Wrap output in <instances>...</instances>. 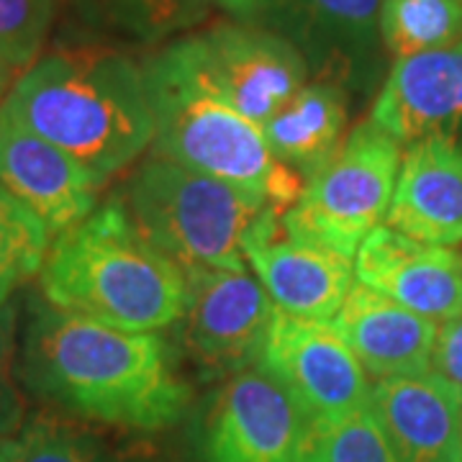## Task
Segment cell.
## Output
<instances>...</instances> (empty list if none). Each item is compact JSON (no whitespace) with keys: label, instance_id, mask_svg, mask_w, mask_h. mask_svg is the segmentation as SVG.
Segmentation results:
<instances>
[{"label":"cell","instance_id":"cell-1","mask_svg":"<svg viewBox=\"0 0 462 462\" xmlns=\"http://www.w3.org/2000/svg\"><path fill=\"white\" fill-rule=\"evenodd\" d=\"M18 375L54 411L136 434L175 427L193 401L157 331L116 329L44 298L32 300Z\"/></svg>","mask_w":462,"mask_h":462},{"label":"cell","instance_id":"cell-2","mask_svg":"<svg viewBox=\"0 0 462 462\" xmlns=\"http://www.w3.org/2000/svg\"><path fill=\"white\" fill-rule=\"evenodd\" d=\"M0 116L44 136L103 180L154 142L144 69L126 51L103 44L42 54L18 75Z\"/></svg>","mask_w":462,"mask_h":462},{"label":"cell","instance_id":"cell-3","mask_svg":"<svg viewBox=\"0 0 462 462\" xmlns=\"http://www.w3.org/2000/svg\"><path fill=\"white\" fill-rule=\"evenodd\" d=\"M39 288L62 311L126 331L167 329L188 306L185 273L142 236L121 199L51 239Z\"/></svg>","mask_w":462,"mask_h":462},{"label":"cell","instance_id":"cell-4","mask_svg":"<svg viewBox=\"0 0 462 462\" xmlns=\"http://www.w3.org/2000/svg\"><path fill=\"white\" fill-rule=\"evenodd\" d=\"M142 69L157 154L254 190L282 214L296 206L306 180L275 160L260 124L239 114L203 80L185 39L152 54Z\"/></svg>","mask_w":462,"mask_h":462},{"label":"cell","instance_id":"cell-5","mask_svg":"<svg viewBox=\"0 0 462 462\" xmlns=\"http://www.w3.org/2000/svg\"><path fill=\"white\" fill-rule=\"evenodd\" d=\"M121 203L167 260L188 270H245V239L270 208L264 196L152 154L134 170Z\"/></svg>","mask_w":462,"mask_h":462},{"label":"cell","instance_id":"cell-6","mask_svg":"<svg viewBox=\"0 0 462 462\" xmlns=\"http://www.w3.org/2000/svg\"><path fill=\"white\" fill-rule=\"evenodd\" d=\"M401 157V144L391 134L363 121L306 180L296 206L282 214V229L293 239L355 260L367 234L388 216Z\"/></svg>","mask_w":462,"mask_h":462},{"label":"cell","instance_id":"cell-7","mask_svg":"<svg viewBox=\"0 0 462 462\" xmlns=\"http://www.w3.org/2000/svg\"><path fill=\"white\" fill-rule=\"evenodd\" d=\"M203 80L249 121L264 126L309 83L300 51L252 21H221L185 36Z\"/></svg>","mask_w":462,"mask_h":462},{"label":"cell","instance_id":"cell-8","mask_svg":"<svg viewBox=\"0 0 462 462\" xmlns=\"http://www.w3.org/2000/svg\"><path fill=\"white\" fill-rule=\"evenodd\" d=\"M383 0H278L260 21L288 39L309 75L345 93H373L385 75L380 39Z\"/></svg>","mask_w":462,"mask_h":462},{"label":"cell","instance_id":"cell-9","mask_svg":"<svg viewBox=\"0 0 462 462\" xmlns=\"http://www.w3.org/2000/svg\"><path fill=\"white\" fill-rule=\"evenodd\" d=\"M188 306L180 339L208 378L236 375L260 365L275 316L263 282L247 270H188Z\"/></svg>","mask_w":462,"mask_h":462},{"label":"cell","instance_id":"cell-10","mask_svg":"<svg viewBox=\"0 0 462 462\" xmlns=\"http://www.w3.org/2000/svg\"><path fill=\"white\" fill-rule=\"evenodd\" d=\"M260 367L291 393L309 421L370 406V380L334 321L275 309Z\"/></svg>","mask_w":462,"mask_h":462},{"label":"cell","instance_id":"cell-11","mask_svg":"<svg viewBox=\"0 0 462 462\" xmlns=\"http://www.w3.org/2000/svg\"><path fill=\"white\" fill-rule=\"evenodd\" d=\"M309 427L291 393L260 365L226 378L203 424V462H298Z\"/></svg>","mask_w":462,"mask_h":462},{"label":"cell","instance_id":"cell-12","mask_svg":"<svg viewBox=\"0 0 462 462\" xmlns=\"http://www.w3.org/2000/svg\"><path fill=\"white\" fill-rule=\"evenodd\" d=\"M245 260L278 311L331 321L355 285V260L293 239L270 206L245 239Z\"/></svg>","mask_w":462,"mask_h":462},{"label":"cell","instance_id":"cell-13","mask_svg":"<svg viewBox=\"0 0 462 462\" xmlns=\"http://www.w3.org/2000/svg\"><path fill=\"white\" fill-rule=\"evenodd\" d=\"M355 282L434 324L462 316V252L378 226L355 254Z\"/></svg>","mask_w":462,"mask_h":462},{"label":"cell","instance_id":"cell-14","mask_svg":"<svg viewBox=\"0 0 462 462\" xmlns=\"http://www.w3.org/2000/svg\"><path fill=\"white\" fill-rule=\"evenodd\" d=\"M103 178L44 136L0 116V185L60 236L98 208Z\"/></svg>","mask_w":462,"mask_h":462},{"label":"cell","instance_id":"cell-15","mask_svg":"<svg viewBox=\"0 0 462 462\" xmlns=\"http://www.w3.org/2000/svg\"><path fill=\"white\" fill-rule=\"evenodd\" d=\"M370 121L398 144L462 142V42L398 60L380 85Z\"/></svg>","mask_w":462,"mask_h":462},{"label":"cell","instance_id":"cell-16","mask_svg":"<svg viewBox=\"0 0 462 462\" xmlns=\"http://www.w3.org/2000/svg\"><path fill=\"white\" fill-rule=\"evenodd\" d=\"M370 409L398 462H462V393L437 373L375 380Z\"/></svg>","mask_w":462,"mask_h":462},{"label":"cell","instance_id":"cell-17","mask_svg":"<svg viewBox=\"0 0 462 462\" xmlns=\"http://www.w3.org/2000/svg\"><path fill=\"white\" fill-rule=\"evenodd\" d=\"M385 226L424 245H462V144L424 139L401 157Z\"/></svg>","mask_w":462,"mask_h":462},{"label":"cell","instance_id":"cell-18","mask_svg":"<svg viewBox=\"0 0 462 462\" xmlns=\"http://www.w3.org/2000/svg\"><path fill=\"white\" fill-rule=\"evenodd\" d=\"M331 321L370 378L430 373L439 324L413 314L378 291L355 282Z\"/></svg>","mask_w":462,"mask_h":462},{"label":"cell","instance_id":"cell-19","mask_svg":"<svg viewBox=\"0 0 462 462\" xmlns=\"http://www.w3.org/2000/svg\"><path fill=\"white\" fill-rule=\"evenodd\" d=\"M346 93L329 83H306L263 126L275 160L303 180L316 175L345 142Z\"/></svg>","mask_w":462,"mask_h":462},{"label":"cell","instance_id":"cell-20","mask_svg":"<svg viewBox=\"0 0 462 462\" xmlns=\"http://www.w3.org/2000/svg\"><path fill=\"white\" fill-rule=\"evenodd\" d=\"M16 462H167L144 439H121L100 424L60 411L26 419L16 437Z\"/></svg>","mask_w":462,"mask_h":462},{"label":"cell","instance_id":"cell-21","mask_svg":"<svg viewBox=\"0 0 462 462\" xmlns=\"http://www.w3.org/2000/svg\"><path fill=\"white\" fill-rule=\"evenodd\" d=\"M383 50L393 60L445 50L462 42L460 0H383Z\"/></svg>","mask_w":462,"mask_h":462},{"label":"cell","instance_id":"cell-22","mask_svg":"<svg viewBox=\"0 0 462 462\" xmlns=\"http://www.w3.org/2000/svg\"><path fill=\"white\" fill-rule=\"evenodd\" d=\"M298 462H398L373 409L309 421Z\"/></svg>","mask_w":462,"mask_h":462},{"label":"cell","instance_id":"cell-23","mask_svg":"<svg viewBox=\"0 0 462 462\" xmlns=\"http://www.w3.org/2000/svg\"><path fill=\"white\" fill-rule=\"evenodd\" d=\"M50 245L47 226L0 185V306L42 273Z\"/></svg>","mask_w":462,"mask_h":462},{"label":"cell","instance_id":"cell-24","mask_svg":"<svg viewBox=\"0 0 462 462\" xmlns=\"http://www.w3.org/2000/svg\"><path fill=\"white\" fill-rule=\"evenodd\" d=\"M80 16L139 42H162L196 26L185 0H75Z\"/></svg>","mask_w":462,"mask_h":462},{"label":"cell","instance_id":"cell-25","mask_svg":"<svg viewBox=\"0 0 462 462\" xmlns=\"http://www.w3.org/2000/svg\"><path fill=\"white\" fill-rule=\"evenodd\" d=\"M57 0H0V54L18 75L44 54Z\"/></svg>","mask_w":462,"mask_h":462},{"label":"cell","instance_id":"cell-26","mask_svg":"<svg viewBox=\"0 0 462 462\" xmlns=\"http://www.w3.org/2000/svg\"><path fill=\"white\" fill-rule=\"evenodd\" d=\"M18 309L14 300L0 306V437H18L26 424V396L16 367Z\"/></svg>","mask_w":462,"mask_h":462},{"label":"cell","instance_id":"cell-27","mask_svg":"<svg viewBox=\"0 0 462 462\" xmlns=\"http://www.w3.org/2000/svg\"><path fill=\"white\" fill-rule=\"evenodd\" d=\"M430 370L452 383L462 393V316L439 327Z\"/></svg>","mask_w":462,"mask_h":462},{"label":"cell","instance_id":"cell-28","mask_svg":"<svg viewBox=\"0 0 462 462\" xmlns=\"http://www.w3.org/2000/svg\"><path fill=\"white\" fill-rule=\"evenodd\" d=\"M278 0H216L218 8H224L239 21H260Z\"/></svg>","mask_w":462,"mask_h":462},{"label":"cell","instance_id":"cell-29","mask_svg":"<svg viewBox=\"0 0 462 462\" xmlns=\"http://www.w3.org/2000/svg\"><path fill=\"white\" fill-rule=\"evenodd\" d=\"M18 80V69L3 54H0V106H3V100H5V96L11 93V88H14V83Z\"/></svg>","mask_w":462,"mask_h":462},{"label":"cell","instance_id":"cell-30","mask_svg":"<svg viewBox=\"0 0 462 462\" xmlns=\"http://www.w3.org/2000/svg\"><path fill=\"white\" fill-rule=\"evenodd\" d=\"M216 0H185V5H188V11H190V16L196 23H200L206 14H208V8L214 5Z\"/></svg>","mask_w":462,"mask_h":462},{"label":"cell","instance_id":"cell-31","mask_svg":"<svg viewBox=\"0 0 462 462\" xmlns=\"http://www.w3.org/2000/svg\"><path fill=\"white\" fill-rule=\"evenodd\" d=\"M0 462H16V437H0Z\"/></svg>","mask_w":462,"mask_h":462},{"label":"cell","instance_id":"cell-32","mask_svg":"<svg viewBox=\"0 0 462 462\" xmlns=\"http://www.w3.org/2000/svg\"><path fill=\"white\" fill-rule=\"evenodd\" d=\"M460 3H462V0H460Z\"/></svg>","mask_w":462,"mask_h":462}]
</instances>
